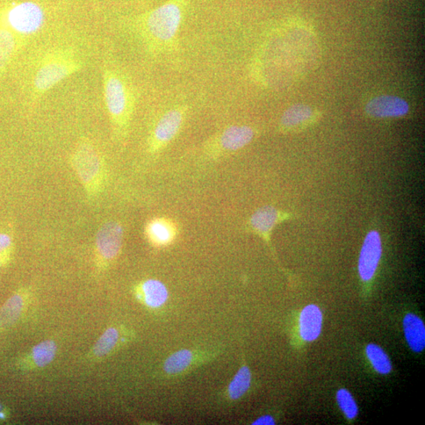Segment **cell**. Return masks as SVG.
Masks as SVG:
<instances>
[{
  "mask_svg": "<svg viewBox=\"0 0 425 425\" xmlns=\"http://www.w3.org/2000/svg\"><path fill=\"white\" fill-rule=\"evenodd\" d=\"M409 110L407 101L394 96H380L367 104L365 111L375 118H396L404 116Z\"/></svg>",
  "mask_w": 425,
  "mask_h": 425,
  "instance_id": "13",
  "label": "cell"
},
{
  "mask_svg": "<svg viewBox=\"0 0 425 425\" xmlns=\"http://www.w3.org/2000/svg\"><path fill=\"white\" fill-rule=\"evenodd\" d=\"M103 95L113 135L118 141L127 138L136 105L132 79L127 72L110 56L104 57L101 66Z\"/></svg>",
  "mask_w": 425,
  "mask_h": 425,
  "instance_id": "3",
  "label": "cell"
},
{
  "mask_svg": "<svg viewBox=\"0 0 425 425\" xmlns=\"http://www.w3.org/2000/svg\"><path fill=\"white\" fill-rule=\"evenodd\" d=\"M119 333L116 329H107L99 338L94 348L95 355L103 357L111 352L118 342Z\"/></svg>",
  "mask_w": 425,
  "mask_h": 425,
  "instance_id": "23",
  "label": "cell"
},
{
  "mask_svg": "<svg viewBox=\"0 0 425 425\" xmlns=\"http://www.w3.org/2000/svg\"><path fill=\"white\" fill-rule=\"evenodd\" d=\"M71 164L88 196L96 197L104 189L106 177L104 157L97 144L87 138L79 140L72 153Z\"/></svg>",
  "mask_w": 425,
  "mask_h": 425,
  "instance_id": "4",
  "label": "cell"
},
{
  "mask_svg": "<svg viewBox=\"0 0 425 425\" xmlns=\"http://www.w3.org/2000/svg\"><path fill=\"white\" fill-rule=\"evenodd\" d=\"M291 218V214L278 210L272 206H265L258 209L251 215L247 226L249 231L255 233L270 243L273 229L280 223Z\"/></svg>",
  "mask_w": 425,
  "mask_h": 425,
  "instance_id": "9",
  "label": "cell"
},
{
  "mask_svg": "<svg viewBox=\"0 0 425 425\" xmlns=\"http://www.w3.org/2000/svg\"><path fill=\"white\" fill-rule=\"evenodd\" d=\"M45 20L44 9L32 1L14 4L6 9L4 16L5 26L23 37L37 34L45 26Z\"/></svg>",
  "mask_w": 425,
  "mask_h": 425,
  "instance_id": "6",
  "label": "cell"
},
{
  "mask_svg": "<svg viewBox=\"0 0 425 425\" xmlns=\"http://www.w3.org/2000/svg\"><path fill=\"white\" fill-rule=\"evenodd\" d=\"M338 407L348 419H354L358 414V407L352 394L346 389H341L336 394Z\"/></svg>",
  "mask_w": 425,
  "mask_h": 425,
  "instance_id": "24",
  "label": "cell"
},
{
  "mask_svg": "<svg viewBox=\"0 0 425 425\" xmlns=\"http://www.w3.org/2000/svg\"><path fill=\"white\" fill-rule=\"evenodd\" d=\"M177 223L169 218L158 217L150 220L145 226L148 241L157 248L168 247L178 236Z\"/></svg>",
  "mask_w": 425,
  "mask_h": 425,
  "instance_id": "12",
  "label": "cell"
},
{
  "mask_svg": "<svg viewBox=\"0 0 425 425\" xmlns=\"http://www.w3.org/2000/svg\"><path fill=\"white\" fill-rule=\"evenodd\" d=\"M140 1L146 2V1H149V0H140Z\"/></svg>",
  "mask_w": 425,
  "mask_h": 425,
  "instance_id": "28",
  "label": "cell"
},
{
  "mask_svg": "<svg viewBox=\"0 0 425 425\" xmlns=\"http://www.w3.org/2000/svg\"><path fill=\"white\" fill-rule=\"evenodd\" d=\"M255 136V129L250 126H230L206 141L204 153L211 158L232 155L248 146Z\"/></svg>",
  "mask_w": 425,
  "mask_h": 425,
  "instance_id": "7",
  "label": "cell"
},
{
  "mask_svg": "<svg viewBox=\"0 0 425 425\" xmlns=\"http://www.w3.org/2000/svg\"><path fill=\"white\" fill-rule=\"evenodd\" d=\"M33 353L35 363L39 367H45L54 359L56 345L53 341L42 342L35 346Z\"/></svg>",
  "mask_w": 425,
  "mask_h": 425,
  "instance_id": "22",
  "label": "cell"
},
{
  "mask_svg": "<svg viewBox=\"0 0 425 425\" xmlns=\"http://www.w3.org/2000/svg\"><path fill=\"white\" fill-rule=\"evenodd\" d=\"M189 2L190 0H167L153 10L128 18L124 23L150 56H161L177 48Z\"/></svg>",
  "mask_w": 425,
  "mask_h": 425,
  "instance_id": "1",
  "label": "cell"
},
{
  "mask_svg": "<svg viewBox=\"0 0 425 425\" xmlns=\"http://www.w3.org/2000/svg\"><path fill=\"white\" fill-rule=\"evenodd\" d=\"M189 106L177 105L164 112L157 121L148 140V151L150 155H157L174 141L181 133L188 116Z\"/></svg>",
  "mask_w": 425,
  "mask_h": 425,
  "instance_id": "5",
  "label": "cell"
},
{
  "mask_svg": "<svg viewBox=\"0 0 425 425\" xmlns=\"http://www.w3.org/2000/svg\"><path fill=\"white\" fill-rule=\"evenodd\" d=\"M23 306V299L20 295H14L0 311V326H11L16 321Z\"/></svg>",
  "mask_w": 425,
  "mask_h": 425,
  "instance_id": "21",
  "label": "cell"
},
{
  "mask_svg": "<svg viewBox=\"0 0 425 425\" xmlns=\"http://www.w3.org/2000/svg\"><path fill=\"white\" fill-rule=\"evenodd\" d=\"M1 412H2V406L0 405V413H1Z\"/></svg>",
  "mask_w": 425,
  "mask_h": 425,
  "instance_id": "27",
  "label": "cell"
},
{
  "mask_svg": "<svg viewBox=\"0 0 425 425\" xmlns=\"http://www.w3.org/2000/svg\"><path fill=\"white\" fill-rule=\"evenodd\" d=\"M275 424V419L270 415L262 416L252 423L253 425H273Z\"/></svg>",
  "mask_w": 425,
  "mask_h": 425,
  "instance_id": "25",
  "label": "cell"
},
{
  "mask_svg": "<svg viewBox=\"0 0 425 425\" xmlns=\"http://www.w3.org/2000/svg\"><path fill=\"white\" fill-rule=\"evenodd\" d=\"M366 356L370 360L373 369L378 373H390L392 370V365L390 358L386 352L377 344H369L365 349Z\"/></svg>",
  "mask_w": 425,
  "mask_h": 425,
  "instance_id": "20",
  "label": "cell"
},
{
  "mask_svg": "<svg viewBox=\"0 0 425 425\" xmlns=\"http://www.w3.org/2000/svg\"><path fill=\"white\" fill-rule=\"evenodd\" d=\"M214 353L190 349L177 351L163 364V371L169 377L181 376L214 358Z\"/></svg>",
  "mask_w": 425,
  "mask_h": 425,
  "instance_id": "8",
  "label": "cell"
},
{
  "mask_svg": "<svg viewBox=\"0 0 425 425\" xmlns=\"http://www.w3.org/2000/svg\"><path fill=\"white\" fill-rule=\"evenodd\" d=\"M11 245V239L9 236L0 233V254L7 248H9Z\"/></svg>",
  "mask_w": 425,
  "mask_h": 425,
  "instance_id": "26",
  "label": "cell"
},
{
  "mask_svg": "<svg viewBox=\"0 0 425 425\" xmlns=\"http://www.w3.org/2000/svg\"><path fill=\"white\" fill-rule=\"evenodd\" d=\"M85 49L74 43L61 42L34 55L28 77V92L34 103L56 85L82 71L87 65Z\"/></svg>",
  "mask_w": 425,
  "mask_h": 425,
  "instance_id": "2",
  "label": "cell"
},
{
  "mask_svg": "<svg viewBox=\"0 0 425 425\" xmlns=\"http://www.w3.org/2000/svg\"><path fill=\"white\" fill-rule=\"evenodd\" d=\"M322 325L323 315L319 307L311 304L302 309L299 316V333L302 340L316 341L321 333Z\"/></svg>",
  "mask_w": 425,
  "mask_h": 425,
  "instance_id": "14",
  "label": "cell"
},
{
  "mask_svg": "<svg viewBox=\"0 0 425 425\" xmlns=\"http://www.w3.org/2000/svg\"><path fill=\"white\" fill-rule=\"evenodd\" d=\"M9 28L0 26V74L10 64L18 46V38Z\"/></svg>",
  "mask_w": 425,
  "mask_h": 425,
  "instance_id": "19",
  "label": "cell"
},
{
  "mask_svg": "<svg viewBox=\"0 0 425 425\" xmlns=\"http://www.w3.org/2000/svg\"><path fill=\"white\" fill-rule=\"evenodd\" d=\"M138 297L143 299L145 304L153 309L163 307L169 299L168 288L160 280L150 279L140 286Z\"/></svg>",
  "mask_w": 425,
  "mask_h": 425,
  "instance_id": "15",
  "label": "cell"
},
{
  "mask_svg": "<svg viewBox=\"0 0 425 425\" xmlns=\"http://www.w3.org/2000/svg\"><path fill=\"white\" fill-rule=\"evenodd\" d=\"M403 330L410 349L416 353L425 348V327L424 322L414 314H408L403 319Z\"/></svg>",
  "mask_w": 425,
  "mask_h": 425,
  "instance_id": "16",
  "label": "cell"
},
{
  "mask_svg": "<svg viewBox=\"0 0 425 425\" xmlns=\"http://www.w3.org/2000/svg\"><path fill=\"white\" fill-rule=\"evenodd\" d=\"M124 229L117 221H109L101 227L96 236V248L101 257L111 261L116 258L123 243Z\"/></svg>",
  "mask_w": 425,
  "mask_h": 425,
  "instance_id": "11",
  "label": "cell"
},
{
  "mask_svg": "<svg viewBox=\"0 0 425 425\" xmlns=\"http://www.w3.org/2000/svg\"><path fill=\"white\" fill-rule=\"evenodd\" d=\"M313 110L305 104H294L285 111L280 126L283 131H289L305 123L313 116Z\"/></svg>",
  "mask_w": 425,
  "mask_h": 425,
  "instance_id": "18",
  "label": "cell"
},
{
  "mask_svg": "<svg viewBox=\"0 0 425 425\" xmlns=\"http://www.w3.org/2000/svg\"><path fill=\"white\" fill-rule=\"evenodd\" d=\"M381 256V238L377 231L372 230L365 238L359 255L358 273L363 282H370L375 275Z\"/></svg>",
  "mask_w": 425,
  "mask_h": 425,
  "instance_id": "10",
  "label": "cell"
},
{
  "mask_svg": "<svg viewBox=\"0 0 425 425\" xmlns=\"http://www.w3.org/2000/svg\"><path fill=\"white\" fill-rule=\"evenodd\" d=\"M251 381L249 367L247 365H242L227 387L226 397L232 402L241 399L249 391Z\"/></svg>",
  "mask_w": 425,
  "mask_h": 425,
  "instance_id": "17",
  "label": "cell"
}]
</instances>
